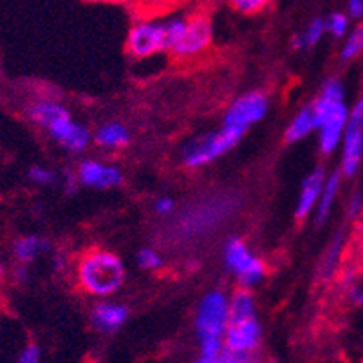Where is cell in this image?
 <instances>
[{
	"mask_svg": "<svg viewBox=\"0 0 363 363\" xmlns=\"http://www.w3.org/2000/svg\"><path fill=\"white\" fill-rule=\"evenodd\" d=\"M323 22H325V33L335 38H343L349 33V16L343 13H331Z\"/></svg>",
	"mask_w": 363,
	"mask_h": 363,
	"instance_id": "obj_25",
	"label": "cell"
},
{
	"mask_svg": "<svg viewBox=\"0 0 363 363\" xmlns=\"http://www.w3.org/2000/svg\"><path fill=\"white\" fill-rule=\"evenodd\" d=\"M94 140L100 147L114 150V148H123L130 140V134H128L125 125L112 121V123H105L98 128Z\"/></svg>",
	"mask_w": 363,
	"mask_h": 363,
	"instance_id": "obj_18",
	"label": "cell"
},
{
	"mask_svg": "<svg viewBox=\"0 0 363 363\" xmlns=\"http://www.w3.org/2000/svg\"><path fill=\"white\" fill-rule=\"evenodd\" d=\"M242 136L244 132L237 130V128L224 127L223 125L220 130L206 134V136L203 138H197L192 143H188L186 147L183 148L181 160H183L184 167L188 168L204 167V164L212 163L217 157L226 154L228 150H232V148L239 143Z\"/></svg>",
	"mask_w": 363,
	"mask_h": 363,
	"instance_id": "obj_4",
	"label": "cell"
},
{
	"mask_svg": "<svg viewBox=\"0 0 363 363\" xmlns=\"http://www.w3.org/2000/svg\"><path fill=\"white\" fill-rule=\"evenodd\" d=\"M363 52V24L356 26L354 29H349L345 35V44L342 48L343 60H352Z\"/></svg>",
	"mask_w": 363,
	"mask_h": 363,
	"instance_id": "obj_24",
	"label": "cell"
},
{
	"mask_svg": "<svg viewBox=\"0 0 363 363\" xmlns=\"http://www.w3.org/2000/svg\"><path fill=\"white\" fill-rule=\"evenodd\" d=\"M313 130H316V116L313 105H309V107H303L302 111L293 118L288 130H286V141H288V143H295V141L308 138Z\"/></svg>",
	"mask_w": 363,
	"mask_h": 363,
	"instance_id": "obj_17",
	"label": "cell"
},
{
	"mask_svg": "<svg viewBox=\"0 0 363 363\" xmlns=\"http://www.w3.org/2000/svg\"><path fill=\"white\" fill-rule=\"evenodd\" d=\"M48 132L51 134V138L56 143H60L62 147L71 152H84L92 140L91 132L84 125L76 123L69 112L62 118H58L48 128Z\"/></svg>",
	"mask_w": 363,
	"mask_h": 363,
	"instance_id": "obj_11",
	"label": "cell"
},
{
	"mask_svg": "<svg viewBox=\"0 0 363 363\" xmlns=\"http://www.w3.org/2000/svg\"><path fill=\"white\" fill-rule=\"evenodd\" d=\"M183 0H128V4L140 13V16H156L161 13H167L174 6H177Z\"/></svg>",
	"mask_w": 363,
	"mask_h": 363,
	"instance_id": "obj_23",
	"label": "cell"
},
{
	"mask_svg": "<svg viewBox=\"0 0 363 363\" xmlns=\"http://www.w3.org/2000/svg\"><path fill=\"white\" fill-rule=\"evenodd\" d=\"M224 264L239 280L240 288H253L266 275V264L252 253L242 239H230L224 246Z\"/></svg>",
	"mask_w": 363,
	"mask_h": 363,
	"instance_id": "obj_6",
	"label": "cell"
},
{
	"mask_svg": "<svg viewBox=\"0 0 363 363\" xmlns=\"http://www.w3.org/2000/svg\"><path fill=\"white\" fill-rule=\"evenodd\" d=\"M230 322V298L223 291H210L203 300L196 315V333L199 343L220 342Z\"/></svg>",
	"mask_w": 363,
	"mask_h": 363,
	"instance_id": "obj_5",
	"label": "cell"
},
{
	"mask_svg": "<svg viewBox=\"0 0 363 363\" xmlns=\"http://www.w3.org/2000/svg\"><path fill=\"white\" fill-rule=\"evenodd\" d=\"M2 277H4V262L0 260V279H2Z\"/></svg>",
	"mask_w": 363,
	"mask_h": 363,
	"instance_id": "obj_34",
	"label": "cell"
},
{
	"mask_svg": "<svg viewBox=\"0 0 363 363\" xmlns=\"http://www.w3.org/2000/svg\"><path fill=\"white\" fill-rule=\"evenodd\" d=\"M342 244H343V233H338L335 237L329 247L325 250V255H323L322 264H320V272H322L323 279H331L335 275V272L338 269L340 264V255H342Z\"/></svg>",
	"mask_w": 363,
	"mask_h": 363,
	"instance_id": "obj_22",
	"label": "cell"
},
{
	"mask_svg": "<svg viewBox=\"0 0 363 363\" xmlns=\"http://www.w3.org/2000/svg\"><path fill=\"white\" fill-rule=\"evenodd\" d=\"M255 315V298L247 288H240L230 298V322L232 320H244Z\"/></svg>",
	"mask_w": 363,
	"mask_h": 363,
	"instance_id": "obj_20",
	"label": "cell"
},
{
	"mask_svg": "<svg viewBox=\"0 0 363 363\" xmlns=\"http://www.w3.org/2000/svg\"><path fill=\"white\" fill-rule=\"evenodd\" d=\"M325 35V22L322 18H315L311 24L306 28V31L296 35L293 38V48L298 49V51H303V49L315 48L320 40H322V36Z\"/></svg>",
	"mask_w": 363,
	"mask_h": 363,
	"instance_id": "obj_21",
	"label": "cell"
},
{
	"mask_svg": "<svg viewBox=\"0 0 363 363\" xmlns=\"http://www.w3.org/2000/svg\"><path fill=\"white\" fill-rule=\"evenodd\" d=\"M313 108L316 116V130L320 132V148L323 154H333L342 143L349 120L343 85L338 80H329L313 104Z\"/></svg>",
	"mask_w": 363,
	"mask_h": 363,
	"instance_id": "obj_2",
	"label": "cell"
},
{
	"mask_svg": "<svg viewBox=\"0 0 363 363\" xmlns=\"http://www.w3.org/2000/svg\"><path fill=\"white\" fill-rule=\"evenodd\" d=\"M78 183L89 188H112L118 186L123 179L120 168L108 167L96 160L82 161L78 170H76Z\"/></svg>",
	"mask_w": 363,
	"mask_h": 363,
	"instance_id": "obj_12",
	"label": "cell"
},
{
	"mask_svg": "<svg viewBox=\"0 0 363 363\" xmlns=\"http://www.w3.org/2000/svg\"><path fill=\"white\" fill-rule=\"evenodd\" d=\"M128 318V309L116 302H100L92 308L91 322L94 329L104 335L116 333L125 325Z\"/></svg>",
	"mask_w": 363,
	"mask_h": 363,
	"instance_id": "obj_13",
	"label": "cell"
},
{
	"mask_svg": "<svg viewBox=\"0 0 363 363\" xmlns=\"http://www.w3.org/2000/svg\"><path fill=\"white\" fill-rule=\"evenodd\" d=\"M340 183H342V172H333L331 176L325 177V183H323L322 194H320L318 204H316L315 210L316 224H323L331 216L333 204H335L336 196L340 192Z\"/></svg>",
	"mask_w": 363,
	"mask_h": 363,
	"instance_id": "obj_15",
	"label": "cell"
},
{
	"mask_svg": "<svg viewBox=\"0 0 363 363\" xmlns=\"http://www.w3.org/2000/svg\"><path fill=\"white\" fill-rule=\"evenodd\" d=\"M138 264L143 269H147V272H156V269H160L163 266V257L154 247H143L138 253Z\"/></svg>",
	"mask_w": 363,
	"mask_h": 363,
	"instance_id": "obj_26",
	"label": "cell"
},
{
	"mask_svg": "<svg viewBox=\"0 0 363 363\" xmlns=\"http://www.w3.org/2000/svg\"><path fill=\"white\" fill-rule=\"evenodd\" d=\"M347 11L354 21H363V0H349Z\"/></svg>",
	"mask_w": 363,
	"mask_h": 363,
	"instance_id": "obj_33",
	"label": "cell"
},
{
	"mask_svg": "<svg viewBox=\"0 0 363 363\" xmlns=\"http://www.w3.org/2000/svg\"><path fill=\"white\" fill-rule=\"evenodd\" d=\"M154 210H156L157 216L167 217L170 216V213H174V210H176V203H174V199H170V197H160V199L154 203Z\"/></svg>",
	"mask_w": 363,
	"mask_h": 363,
	"instance_id": "obj_31",
	"label": "cell"
},
{
	"mask_svg": "<svg viewBox=\"0 0 363 363\" xmlns=\"http://www.w3.org/2000/svg\"><path fill=\"white\" fill-rule=\"evenodd\" d=\"M40 347L38 345H28V347L22 349L21 356H18V362L21 363H38L40 362Z\"/></svg>",
	"mask_w": 363,
	"mask_h": 363,
	"instance_id": "obj_29",
	"label": "cell"
},
{
	"mask_svg": "<svg viewBox=\"0 0 363 363\" xmlns=\"http://www.w3.org/2000/svg\"><path fill=\"white\" fill-rule=\"evenodd\" d=\"M224 349L219 363L253 362V354L262 340V328L257 316L228 322L224 331Z\"/></svg>",
	"mask_w": 363,
	"mask_h": 363,
	"instance_id": "obj_3",
	"label": "cell"
},
{
	"mask_svg": "<svg viewBox=\"0 0 363 363\" xmlns=\"http://www.w3.org/2000/svg\"><path fill=\"white\" fill-rule=\"evenodd\" d=\"M273 0H232L233 8L237 11L244 13V15H255L266 9L267 6L272 4Z\"/></svg>",
	"mask_w": 363,
	"mask_h": 363,
	"instance_id": "obj_27",
	"label": "cell"
},
{
	"mask_svg": "<svg viewBox=\"0 0 363 363\" xmlns=\"http://www.w3.org/2000/svg\"><path fill=\"white\" fill-rule=\"evenodd\" d=\"M347 298L352 306H356V308H363V284H349Z\"/></svg>",
	"mask_w": 363,
	"mask_h": 363,
	"instance_id": "obj_32",
	"label": "cell"
},
{
	"mask_svg": "<svg viewBox=\"0 0 363 363\" xmlns=\"http://www.w3.org/2000/svg\"><path fill=\"white\" fill-rule=\"evenodd\" d=\"M362 213H363V196L359 192H354L347 203V216L351 217V219H356V217H359Z\"/></svg>",
	"mask_w": 363,
	"mask_h": 363,
	"instance_id": "obj_30",
	"label": "cell"
},
{
	"mask_svg": "<svg viewBox=\"0 0 363 363\" xmlns=\"http://www.w3.org/2000/svg\"><path fill=\"white\" fill-rule=\"evenodd\" d=\"M127 51L134 58H148L167 51L164 22H156L154 16H141L128 31Z\"/></svg>",
	"mask_w": 363,
	"mask_h": 363,
	"instance_id": "obj_7",
	"label": "cell"
},
{
	"mask_svg": "<svg viewBox=\"0 0 363 363\" xmlns=\"http://www.w3.org/2000/svg\"><path fill=\"white\" fill-rule=\"evenodd\" d=\"M212 38L213 28L210 18L204 15H194L186 18V28L170 52L179 60H190L206 51L212 44Z\"/></svg>",
	"mask_w": 363,
	"mask_h": 363,
	"instance_id": "obj_9",
	"label": "cell"
},
{
	"mask_svg": "<svg viewBox=\"0 0 363 363\" xmlns=\"http://www.w3.org/2000/svg\"><path fill=\"white\" fill-rule=\"evenodd\" d=\"M269 101L262 92H247L237 98L224 114V127L246 132L253 123H259L267 114Z\"/></svg>",
	"mask_w": 363,
	"mask_h": 363,
	"instance_id": "obj_10",
	"label": "cell"
},
{
	"mask_svg": "<svg viewBox=\"0 0 363 363\" xmlns=\"http://www.w3.org/2000/svg\"><path fill=\"white\" fill-rule=\"evenodd\" d=\"M48 242H45L42 237H36V235H28V237H22L15 242V257L16 260L21 264H29L33 260H36L42 253L48 250Z\"/></svg>",
	"mask_w": 363,
	"mask_h": 363,
	"instance_id": "obj_19",
	"label": "cell"
},
{
	"mask_svg": "<svg viewBox=\"0 0 363 363\" xmlns=\"http://www.w3.org/2000/svg\"><path fill=\"white\" fill-rule=\"evenodd\" d=\"M363 160V98L349 111V120L342 138V174L352 177L358 174Z\"/></svg>",
	"mask_w": 363,
	"mask_h": 363,
	"instance_id": "obj_8",
	"label": "cell"
},
{
	"mask_svg": "<svg viewBox=\"0 0 363 363\" xmlns=\"http://www.w3.org/2000/svg\"><path fill=\"white\" fill-rule=\"evenodd\" d=\"M64 114H67V108L52 100L36 101V104H33L31 108H29V118L33 120V123L45 128V130H48L58 118L64 116Z\"/></svg>",
	"mask_w": 363,
	"mask_h": 363,
	"instance_id": "obj_16",
	"label": "cell"
},
{
	"mask_svg": "<svg viewBox=\"0 0 363 363\" xmlns=\"http://www.w3.org/2000/svg\"><path fill=\"white\" fill-rule=\"evenodd\" d=\"M125 266L118 255L105 250H91L76 264V280L87 295L111 296L123 286Z\"/></svg>",
	"mask_w": 363,
	"mask_h": 363,
	"instance_id": "obj_1",
	"label": "cell"
},
{
	"mask_svg": "<svg viewBox=\"0 0 363 363\" xmlns=\"http://www.w3.org/2000/svg\"><path fill=\"white\" fill-rule=\"evenodd\" d=\"M107 2H128V0H107Z\"/></svg>",
	"mask_w": 363,
	"mask_h": 363,
	"instance_id": "obj_35",
	"label": "cell"
},
{
	"mask_svg": "<svg viewBox=\"0 0 363 363\" xmlns=\"http://www.w3.org/2000/svg\"><path fill=\"white\" fill-rule=\"evenodd\" d=\"M325 172L322 168H316L306 177V181L302 183V188H300V196L298 203H296L295 216L298 220H303L309 213L313 212L318 204L320 194H322L323 183H325Z\"/></svg>",
	"mask_w": 363,
	"mask_h": 363,
	"instance_id": "obj_14",
	"label": "cell"
},
{
	"mask_svg": "<svg viewBox=\"0 0 363 363\" xmlns=\"http://www.w3.org/2000/svg\"><path fill=\"white\" fill-rule=\"evenodd\" d=\"M29 179L36 184H52L56 181V174L45 167H33L29 170Z\"/></svg>",
	"mask_w": 363,
	"mask_h": 363,
	"instance_id": "obj_28",
	"label": "cell"
}]
</instances>
